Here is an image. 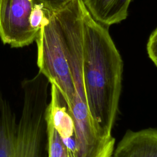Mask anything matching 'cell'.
Instances as JSON below:
<instances>
[{
    "label": "cell",
    "mask_w": 157,
    "mask_h": 157,
    "mask_svg": "<svg viewBox=\"0 0 157 157\" xmlns=\"http://www.w3.org/2000/svg\"><path fill=\"white\" fill-rule=\"evenodd\" d=\"M75 94L67 107L73 120L75 140V157H113L115 139L102 132L93 119L88 107L83 74V59L70 65Z\"/></svg>",
    "instance_id": "3957f363"
},
{
    "label": "cell",
    "mask_w": 157,
    "mask_h": 157,
    "mask_svg": "<svg viewBox=\"0 0 157 157\" xmlns=\"http://www.w3.org/2000/svg\"><path fill=\"white\" fill-rule=\"evenodd\" d=\"M34 0H0V39L4 44L21 48L31 44L39 30L30 24Z\"/></svg>",
    "instance_id": "5b68a950"
},
{
    "label": "cell",
    "mask_w": 157,
    "mask_h": 157,
    "mask_svg": "<svg viewBox=\"0 0 157 157\" xmlns=\"http://www.w3.org/2000/svg\"><path fill=\"white\" fill-rule=\"evenodd\" d=\"M17 126L9 102L0 96V157H16Z\"/></svg>",
    "instance_id": "9c48e42d"
},
{
    "label": "cell",
    "mask_w": 157,
    "mask_h": 157,
    "mask_svg": "<svg viewBox=\"0 0 157 157\" xmlns=\"http://www.w3.org/2000/svg\"><path fill=\"white\" fill-rule=\"evenodd\" d=\"M113 157H157V129L127 131L115 148Z\"/></svg>",
    "instance_id": "8992f818"
},
{
    "label": "cell",
    "mask_w": 157,
    "mask_h": 157,
    "mask_svg": "<svg viewBox=\"0 0 157 157\" xmlns=\"http://www.w3.org/2000/svg\"><path fill=\"white\" fill-rule=\"evenodd\" d=\"M45 16V13L43 5L40 3H35L30 16V24L31 26L39 30Z\"/></svg>",
    "instance_id": "8fae6325"
},
{
    "label": "cell",
    "mask_w": 157,
    "mask_h": 157,
    "mask_svg": "<svg viewBox=\"0 0 157 157\" xmlns=\"http://www.w3.org/2000/svg\"><path fill=\"white\" fill-rule=\"evenodd\" d=\"M48 83L40 72L23 82V101L17 126L16 157H42L47 135Z\"/></svg>",
    "instance_id": "7a4b0ae2"
},
{
    "label": "cell",
    "mask_w": 157,
    "mask_h": 157,
    "mask_svg": "<svg viewBox=\"0 0 157 157\" xmlns=\"http://www.w3.org/2000/svg\"><path fill=\"white\" fill-rule=\"evenodd\" d=\"M71 0H34L35 3L42 4L47 10L53 12L61 9Z\"/></svg>",
    "instance_id": "4fadbf2b"
},
{
    "label": "cell",
    "mask_w": 157,
    "mask_h": 157,
    "mask_svg": "<svg viewBox=\"0 0 157 157\" xmlns=\"http://www.w3.org/2000/svg\"><path fill=\"white\" fill-rule=\"evenodd\" d=\"M132 0H82L92 18L109 28L125 20Z\"/></svg>",
    "instance_id": "ba28073f"
},
{
    "label": "cell",
    "mask_w": 157,
    "mask_h": 157,
    "mask_svg": "<svg viewBox=\"0 0 157 157\" xmlns=\"http://www.w3.org/2000/svg\"><path fill=\"white\" fill-rule=\"evenodd\" d=\"M123 68L108 28L95 21L84 7L83 74L86 101L93 119L108 135L112 134L118 110Z\"/></svg>",
    "instance_id": "6da1fadb"
},
{
    "label": "cell",
    "mask_w": 157,
    "mask_h": 157,
    "mask_svg": "<svg viewBox=\"0 0 157 157\" xmlns=\"http://www.w3.org/2000/svg\"><path fill=\"white\" fill-rule=\"evenodd\" d=\"M47 136V157H74V155L63 143L55 129L47 109L46 114Z\"/></svg>",
    "instance_id": "30bf717a"
},
{
    "label": "cell",
    "mask_w": 157,
    "mask_h": 157,
    "mask_svg": "<svg viewBox=\"0 0 157 157\" xmlns=\"http://www.w3.org/2000/svg\"><path fill=\"white\" fill-rule=\"evenodd\" d=\"M147 53L149 58L157 66V28L149 37L147 43Z\"/></svg>",
    "instance_id": "7c38bea8"
},
{
    "label": "cell",
    "mask_w": 157,
    "mask_h": 157,
    "mask_svg": "<svg viewBox=\"0 0 157 157\" xmlns=\"http://www.w3.org/2000/svg\"><path fill=\"white\" fill-rule=\"evenodd\" d=\"M47 112L62 141L69 149L75 147L74 124L67 105L55 85L51 84L50 101Z\"/></svg>",
    "instance_id": "52a82bcc"
},
{
    "label": "cell",
    "mask_w": 157,
    "mask_h": 157,
    "mask_svg": "<svg viewBox=\"0 0 157 157\" xmlns=\"http://www.w3.org/2000/svg\"><path fill=\"white\" fill-rule=\"evenodd\" d=\"M44 10L45 16L36 39L37 64L39 72L56 86L68 107L73 101L75 90L67 46L53 12Z\"/></svg>",
    "instance_id": "277c9868"
}]
</instances>
